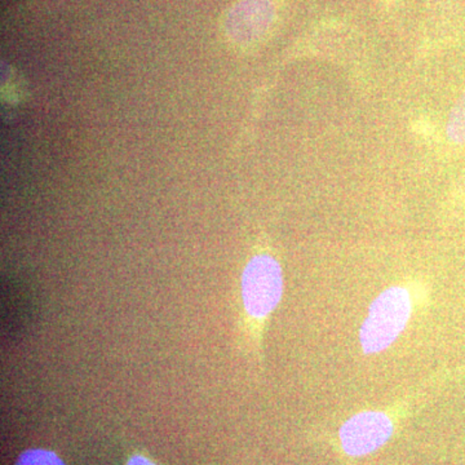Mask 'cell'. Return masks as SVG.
Returning a JSON list of instances; mask_svg holds the SVG:
<instances>
[{
  "mask_svg": "<svg viewBox=\"0 0 465 465\" xmlns=\"http://www.w3.org/2000/svg\"><path fill=\"white\" fill-rule=\"evenodd\" d=\"M412 313L409 290L402 286L382 291L370 305L369 314L360 330V342L366 354L390 348L406 329Z\"/></svg>",
  "mask_w": 465,
  "mask_h": 465,
  "instance_id": "1",
  "label": "cell"
},
{
  "mask_svg": "<svg viewBox=\"0 0 465 465\" xmlns=\"http://www.w3.org/2000/svg\"><path fill=\"white\" fill-rule=\"evenodd\" d=\"M242 300L252 320H265L280 304L283 273L280 262L268 253H259L247 262L242 274Z\"/></svg>",
  "mask_w": 465,
  "mask_h": 465,
  "instance_id": "2",
  "label": "cell"
},
{
  "mask_svg": "<svg viewBox=\"0 0 465 465\" xmlns=\"http://www.w3.org/2000/svg\"><path fill=\"white\" fill-rule=\"evenodd\" d=\"M277 16V0H240L226 15V36L235 45L250 47L265 38Z\"/></svg>",
  "mask_w": 465,
  "mask_h": 465,
  "instance_id": "3",
  "label": "cell"
},
{
  "mask_svg": "<svg viewBox=\"0 0 465 465\" xmlns=\"http://www.w3.org/2000/svg\"><path fill=\"white\" fill-rule=\"evenodd\" d=\"M393 434L390 416L381 411H363L351 416L339 430L342 450L351 457H365L388 442Z\"/></svg>",
  "mask_w": 465,
  "mask_h": 465,
  "instance_id": "4",
  "label": "cell"
},
{
  "mask_svg": "<svg viewBox=\"0 0 465 465\" xmlns=\"http://www.w3.org/2000/svg\"><path fill=\"white\" fill-rule=\"evenodd\" d=\"M446 134L450 142L465 143V91L450 112Z\"/></svg>",
  "mask_w": 465,
  "mask_h": 465,
  "instance_id": "5",
  "label": "cell"
},
{
  "mask_svg": "<svg viewBox=\"0 0 465 465\" xmlns=\"http://www.w3.org/2000/svg\"><path fill=\"white\" fill-rule=\"evenodd\" d=\"M16 465H65V463L50 450L30 449L20 455Z\"/></svg>",
  "mask_w": 465,
  "mask_h": 465,
  "instance_id": "6",
  "label": "cell"
},
{
  "mask_svg": "<svg viewBox=\"0 0 465 465\" xmlns=\"http://www.w3.org/2000/svg\"><path fill=\"white\" fill-rule=\"evenodd\" d=\"M127 465H158L155 464L154 461L150 460V459L143 457V455H134V457L131 458L128 460Z\"/></svg>",
  "mask_w": 465,
  "mask_h": 465,
  "instance_id": "7",
  "label": "cell"
},
{
  "mask_svg": "<svg viewBox=\"0 0 465 465\" xmlns=\"http://www.w3.org/2000/svg\"><path fill=\"white\" fill-rule=\"evenodd\" d=\"M463 188H465V173L463 174Z\"/></svg>",
  "mask_w": 465,
  "mask_h": 465,
  "instance_id": "8",
  "label": "cell"
}]
</instances>
